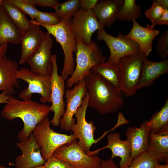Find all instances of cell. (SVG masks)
Segmentation results:
<instances>
[{"mask_svg": "<svg viewBox=\"0 0 168 168\" xmlns=\"http://www.w3.org/2000/svg\"><path fill=\"white\" fill-rule=\"evenodd\" d=\"M51 111L50 106L31 99L21 100L11 97L2 110L1 114L4 119L12 121L21 119L23 123L22 129L17 135L18 139H28L38 124L48 116Z\"/></svg>", "mask_w": 168, "mask_h": 168, "instance_id": "cell-1", "label": "cell"}, {"mask_svg": "<svg viewBox=\"0 0 168 168\" xmlns=\"http://www.w3.org/2000/svg\"><path fill=\"white\" fill-rule=\"evenodd\" d=\"M85 79L88 107L105 115L115 112L123 105V93L100 76L92 72Z\"/></svg>", "mask_w": 168, "mask_h": 168, "instance_id": "cell-2", "label": "cell"}, {"mask_svg": "<svg viewBox=\"0 0 168 168\" xmlns=\"http://www.w3.org/2000/svg\"><path fill=\"white\" fill-rule=\"evenodd\" d=\"M71 17L61 21L53 26L41 25L50 35L55 37L60 45L64 55V60L61 76L65 80L73 73L75 69L73 53L77 49V40L71 26Z\"/></svg>", "mask_w": 168, "mask_h": 168, "instance_id": "cell-3", "label": "cell"}, {"mask_svg": "<svg viewBox=\"0 0 168 168\" xmlns=\"http://www.w3.org/2000/svg\"><path fill=\"white\" fill-rule=\"evenodd\" d=\"M76 66L72 74L68 79L67 87L70 88L92 73L94 66L105 62L106 57L97 43L91 40L85 44L77 41Z\"/></svg>", "mask_w": 168, "mask_h": 168, "instance_id": "cell-4", "label": "cell"}, {"mask_svg": "<svg viewBox=\"0 0 168 168\" xmlns=\"http://www.w3.org/2000/svg\"><path fill=\"white\" fill-rule=\"evenodd\" d=\"M50 124L47 117L38 124L32 132L45 161L52 156L53 152L59 147L77 141L73 134L68 135L54 131L51 128Z\"/></svg>", "mask_w": 168, "mask_h": 168, "instance_id": "cell-5", "label": "cell"}, {"mask_svg": "<svg viewBox=\"0 0 168 168\" xmlns=\"http://www.w3.org/2000/svg\"><path fill=\"white\" fill-rule=\"evenodd\" d=\"M147 57L140 50L125 56L118 64L121 75V90L127 96L134 95L141 75L143 64Z\"/></svg>", "mask_w": 168, "mask_h": 168, "instance_id": "cell-6", "label": "cell"}, {"mask_svg": "<svg viewBox=\"0 0 168 168\" xmlns=\"http://www.w3.org/2000/svg\"><path fill=\"white\" fill-rule=\"evenodd\" d=\"M15 77L28 84V87L20 93L19 98L23 100H30L33 94H38L40 96V100L42 103L51 102V76L37 74L28 68H22L16 71Z\"/></svg>", "mask_w": 168, "mask_h": 168, "instance_id": "cell-7", "label": "cell"}, {"mask_svg": "<svg viewBox=\"0 0 168 168\" xmlns=\"http://www.w3.org/2000/svg\"><path fill=\"white\" fill-rule=\"evenodd\" d=\"M77 142L61 146L54 151L52 156L67 162L73 168H98L100 158L88 155Z\"/></svg>", "mask_w": 168, "mask_h": 168, "instance_id": "cell-8", "label": "cell"}, {"mask_svg": "<svg viewBox=\"0 0 168 168\" xmlns=\"http://www.w3.org/2000/svg\"><path fill=\"white\" fill-rule=\"evenodd\" d=\"M97 40L104 41L109 49L110 54L108 61L118 63L121 58L140 51L138 44L123 33L114 37L103 28L97 31Z\"/></svg>", "mask_w": 168, "mask_h": 168, "instance_id": "cell-9", "label": "cell"}, {"mask_svg": "<svg viewBox=\"0 0 168 168\" xmlns=\"http://www.w3.org/2000/svg\"><path fill=\"white\" fill-rule=\"evenodd\" d=\"M88 96L87 94L83 99L82 103L77 110L74 116L77 123L72 127L71 130L73 135L79 140L78 145L86 153L89 152L94 144L100 140L94 139V133L96 130L93 122H88L86 119V114L88 107Z\"/></svg>", "mask_w": 168, "mask_h": 168, "instance_id": "cell-10", "label": "cell"}, {"mask_svg": "<svg viewBox=\"0 0 168 168\" xmlns=\"http://www.w3.org/2000/svg\"><path fill=\"white\" fill-rule=\"evenodd\" d=\"M71 26L77 41L85 44L90 43L91 37L98 30L104 28L93 10L80 9L71 19Z\"/></svg>", "mask_w": 168, "mask_h": 168, "instance_id": "cell-11", "label": "cell"}, {"mask_svg": "<svg viewBox=\"0 0 168 168\" xmlns=\"http://www.w3.org/2000/svg\"><path fill=\"white\" fill-rule=\"evenodd\" d=\"M53 70L51 75V91L50 106L51 111L54 113L51 124L55 127L59 125L60 121L65 112V105L64 96L65 94V80L58 73V67L57 63V56L52 54Z\"/></svg>", "mask_w": 168, "mask_h": 168, "instance_id": "cell-12", "label": "cell"}, {"mask_svg": "<svg viewBox=\"0 0 168 168\" xmlns=\"http://www.w3.org/2000/svg\"><path fill=\"white\" fill-rule=\"evenodd\" d=\"M87 92L85 78L75 84L72 88L66 90L65 93L66 108L59 122V126L62 129L67 131L71 130L72 127L75 123L73 117L82 105Z\"/></svg>", "mask_w": 168, "mask_h": 168, "instance_id": "cell-13", "label": "cell"}, {"mask_svg": "<svg viewBox=\"0 0 168 168\" xmlns=\"http://www.w3.org/2000/svg\"><path fill=\"white\" fill-rule=\"evenodd\" d=\"M53 44L51 35L46 32L42 43L27 61L32 72L44 76L51 75L53 68L51 54Z\"/></svg>", "mask_w": 168, "mask_h": 168, "instance_id": "cell-14", "label": "cell"}, {"mask_svg": "<svg viewBox=\"0 0 168 168\" xmlns=\"http://www.w3.org/2000/svg\"><path fill=\"white\" fill-rule=\"evenodd\" d=\"M16 146L22 154L15 158L16 168H33L45 164V161L32 133L28 139L17 142Z\"/></svg>", "mask_w": 168, "mask_h": 168, "instance_id": "cell-15", "label": "cell"}, {"mask_svg": "<svg viewBox=\"0 0 168 168\" xmlns=\"http://www.w3.org/2000/svg\"><path fill=\"white\" fill-rule=\"evenodd\" d=\"M107 138L106 146L94 151H90L86 153L89 155H94L101 149L109 148L112 153V159L116 157H120L119 168H128L133 160L131 156V148L129 143L126 140H121L118 133H111L107 136Z\"/></svg>", "mask_w": 168, "mask_h": 168, "instance_id": "cell-16", "label": "cell"}, {"mask_svg": "<svg viewBox=\"0 0 168 168\" xmlns=\"http://www.w3.org/2000/svg\"><path fill=\"white\" fill-rule=\"evenodd\" d=\"M150 129L149 121L142 122L139 127H129L125 135L131 148V156L133 159L147 151Z\"/></svg>", "mask_w": 168, "mask_h": 168, "instance_id": "cell-17", "label": "cell"}, {"mask_svg": "<svg viewBox=\"0 0 168 168\" xmlns=\"http://www.w3.org/2000/svg\"><path fill=\"white\" fill-rule=\"evenodd\" d=\"M45 33L40 26L32 23L29 29L22 34L20 42L21 52L19 61V64L27 63L28 59L42 43Z\"/></svg>", "mask_w": 168, "mask_h": 168, "instance_id": "cell-18", "label": "cell"}, {"mask_svg": "<svg viewBox=\"0 0 168 168\" xmlns=\"http://www.w3.org/2000/svg\"><path fill=\"white\" fill-rule=\"evenodd\" d=\"M17 62L9 58L5 54L0 58V92L11 96L15 93V89L20 85L15 77L18 70Z\"/></svg>", "mask_w": 168, "mask_h": 168, "instance_id": "cell-19", "label": "cell"}, {"mask_svg": "<svg viewBox=\"0 0 168 168\" xmlns=\"http://www.w3.org/2000/svg\"><path fill=\"white\" fill-rule=\"evenodd\" d=\"M132 27L126 36L136 43L140 50L147 57L152 50L153 41L160 33V31L143 27L135 20L133 21Z\"/></svg>", "mask_w": 168, "mask_h": 168, "instance_id": "cell-20", "label": "cell"}, {"mask_svg": "<svg viewBox=\"0 0 168 168\" xmlns=\"http://www.w3.org/2000/svg\"><path fill=\"white\" fill-rule=\"evenodd\" d=\"M124 2V0L98 1L93 10L103 26L110 27L117 19Z\"/></svg>", "mask_w": 168, "mask_h": 168, "instance_id": "cell-21", "label": "cell"}, {"mask_svg": "<svg viewBox=\"0 0 168 168\" xmlns=\"http://www.w3.org/2000/svg\"><path fill=\"white\" fill-rule=\"evenodd\" d=\"M168 72V59L160 62L150 61L147 57L144 62L137 90L150 86L161 75Z\"/></svg>", "mask_w": 168, "mask_h": 168, "instance_id": "cell-22", "label": "cell"}, {"mask_svg": "<svg viewBox=\"0 0 168 168\" xmlns=\"http://www.w3.org/2000/svg\"><path fill=\"white\" fill-rule=\"evenodd\" d=\"M22 33L0 5V46L10 43L20 44Z\"/></svg>", "mask_w": 168, "mask_h": 168, "instance_id": "cell-23", "label": "cell"}, {"mask_svg": "<svg viewBox=\"0 0 168 168\" xmlns=\"http://www.w3.org/2000/svg\"><path fill=\"white\" fill-rule=\"evenodd\" d=\"M147 152L160 162H168V133L150 132Z\"/></svg>", "mask_w": 168, "mask_h": 168, "instance_id": "cell-24", "label": "cell"}, {"mask_svg": "<svg viewBox=\"0 0 168 168\" xmlns=\"http://www.w3.org/2000/svg\"><path fill=\"white\" fill-rule=\"evenodd\" d=\"M91 71L98 74L121 91V72L118 63L106 60L93 67Z\"/></svg>", "mask_w": 168, "mask_h": 168, "instance_id": "cell-25", "label": "cell"}, {"mask_svg": "<svg viewBox=\"0 0 168 168\" xmlns=\"http://www.w3.org/2000/svg\"><path fill=\"white\" fill-rule=\"evenodd\" d=\"M2 5L22 34L29 29L32 23L26 17L24 13L12 4L10 0H3Z\"/></svg>", "mask_w": 168, "mask_h": 168, "instance_id": "cell-26", "label": "cell"}, {"mask_svg": "<svg viewBox=\"0 0 168 168\" xmlns=\"http://www.w3.org/2000/svg\"><path fill=\"white\" fill-rule=\"evenodd\" d=\"M150 132L157 134L168 133V99L160 110L153 114L149 121Z\"/></svg>", "mask_w": 168, "mask_h": 168, "instance_id": "cell-27", "label": "cell"}, {"mask_svg": "<svg viewBox=\"0 0 168 168\" xmlns=\"http://www.w3.org/2000/svg\"><path fill=\"white\" fill-rule=\"evenodd\" d=\"M142 16L141 7L137 5L135 0H124L117 19L126 21H136Z\"/></svg>", "mask_w": 168, "mask_h": 168, "instance_id": "cell-28", "label": "cell"}, {"mask_svg": "<svg viewBox=\"0 0 168 168\" xmlns=\"http://www.w3.org/2000/svg\"><path fill=\"white\" fill-rule=\"evenodd\" d=\"M80 7V0H69L59 3L54 9L61 21L73 17Z\"/></svg>", "mask_w": 168, "mask_h": 168, "instance_id": "cell-29", "label": "cell"}, {"mask_svg": "<svg viewBox=\"0 0 168 168\" xmlns=\"http://www.w3.org/2000/svg\"><path fill=\"white\" fill-rule=\"evenodd\" d=\"M159 164V162L146 151L133 159L128 168H153Z\"/></svg>", "mask_w": 168, "mask_h": 168, "instance_id": "cell-30", "label": "cell"}, {"mask_svg": "<svg viewBox=\"0 0 168 168\" xmlns=\"http://www.w3.org/2000/svg\"><path fill=\"white\" fill-rule=\"evenodd\" d=\"M11 2L26 14H27L34 20L37 17L39 11L31 0H10Z\"/></svg>", "mask_w": 168, "mask_h": 168, "instance_id": "cell-31", "label": "cell"}, {"mask_svg": "<svg viewBox=\"0 0 168 168\" xmlns=\"http://www.w3.org/2000/svg\"><path fill=\"white\" fill-rule=\"evenodd\" d=\"M30 21L31 23L39 26L41 25L53 26L60 21L54 12L49 13L40 11H39L35 20Z\"/></svg>", "mask_w": 168, "mask_h": 168, "instance_id": "cell-32", "label": "cell"}, {"mask_svg": "<svg viewBox=\"0 0 168 168\" xmlns=\"http://www.w3.org/2000/svg\"><path fill=\"white\" fill-rule=\"evenodd\" d=\"M164 10L165 9L159 3L157 0H153L151 7L145 12L146 17L150 20L152 23L151 25H147V26L153 29L156 22L161 15Z\"/></svg>", "mask_w": 168, "mask_h": 168, "instance_id": "cell-33", "label": "cell"}, {"mask_svg": "<svg viewBox=\"0 0 168 168\" xmlns=\"http://www.w3.org/2000/svg\"><path fill=\"white\" fill-rule=\"evenodd\" d=\"M156 50L163 59L168 57V30H166L158 38Z\"/></svg>", "mask_w": 168, "mask_h": 168, "instance_id": "cell-34", "label": "cell"}, {"mask_svg": "<svg viewBox=\"0 0 168 168\" xmlns=\"http://www.w3.org/2000/svg\"><path fill=\"white\" fill-rule=\"evenodd\" d=\"M45 168H73L67 162L52 156L44 165Z\"/></svg>", "mask_w": 168, "mask_h": 168, "instance_id": "cell-35", "label": "cell"}, {"mask_svg": "<svg viewBox=\"0 0 168 168\" xmlns=\"http://www.w3.org/2000/svg\"><path fill=\"white\" fill-rule=\"evenodd\" d=\"M35 5L41 7H50L54 9L60 3L56 0H31Z\"/></svg>", "mask_w": 168, "mask_h": 168, "instance_id": "cell-36", "label": "cell"}, {"mask_svg": "<svg viewBox=\"0 0 168 168\" xmlns=\"http://www.w3.org/2000/svg\"><path fill=\"white\" fill-rule=\"evenodd\" d=\"M99 0H80V9L85 11L93 10Z\"/></svg>", "mask_w": 168, "mask_h": 168, "instance_id": "cell-37", "label": "cell"}, {"mask_svg": "<svg viewBox=\"0 0 168 168\" xmlns=\"http://www.w3.org/2000/svg\"><path fill=\"white\" fill-rule=\"evenodd\" d=\"M157 25H168V9H165L162 14L155 24Z\"/></svg>", "mask_w": 168, "mask_h": 168, "instance_id": "cell-38", "label": "cell"}, {"mask_svg": "<svg viewBox=\"0 0 168 168\" xmlns=\"http://www.w3.org/2000/svg\"><path fill=\"white\" fill-rule=\"evenodd\" d=\"M98 168H119L113 159L106 160H101L100 166Z\"/></svg>", "mask_w": 168, "mask_h": 168, "instance_id": "cell-39", "label": "cell"}, {"mask_svg": "<svg viewBox=\"0 0 168 168\" xmlns=\"http://www.w3.org/2000/svg\"><path fill=\"white\" fill-rule=\"evenodd\" d=\"M11 97L2 92L0 93V104H6Z\"/></svg>", "mask_w": 168, "mask_h": 168, "instance_id": "cell-40", "label": "cell"}, {"mask_svg": "<svg viewBox=\"0 0 168 168\" xmlns=\"http://www.w3.org/2000/svg\"><path fill=\"white\" fill-rule=\"evenodd\" d=\"M7 47V44H5L0 46V58L6 54Z\"/></svg>", "mask_w": 168, "mask_h": 168, "instance_id": "cell-41", "label": "cell"}, {"mask_svg": "<svg viewBox=\"0 0 168 168\" xmlns=\"http://www.w3.org/2000/svg\"><path fill=\"white\" fill-rule=\"evenodd\" d=\"M159 3L165 9H168V0H157Z\"/></svg>", "mask_w": 168, "mask_h": 168, "instance_id": "cell-42", "label": "cell"}, {"mask_svg": "<svg viewBox=\"0 0 168 168\" xmlns=\"http://www.w3.org/2000/svg\"><path fill=\"white\" fill-rule=\"evenodd\" d=\"M153 168H168V164L161 165L159 164Z\"/></svg>", "mask_w": 168, "mask_h": 168, "instance_id": "cell-43", "label": "cell"}, {"mask_svg": "<svg viewBox=\"0 0 168 168\" xmlns=\"http://www.w3.org/2000/svg\"><path fill=\"white\" fill-rule=\"evenodd\" d=\"M33 168H45L44 165L38 166Z\"/></svg>", "mask_w": 168, "mask_h": 168, "instance_id": "cell-44", "label": "cell"}, {"mask_svg": "<svg viewBox=\"0 0 168 168\" xmlns=\"http://www.w3.org/2000/svg\"><path fill=\"white\" fill-rule=\"evenodd\" d=\"M0 168H7L6 167L0 165Z\"/></svg>", "mask_w": 168, "mask_h": 168, "instance_id": "cell-45", "label": "cell"}, {"mask_svg": "<svg viewBox=\"0 0 168 168\" xmlns=\"http://www.w3.org/2000/svg\"><path fill=\"white\" fill-rule=\"evenodd\" d=\"M3 0H0V5L2 4Z\"/></svg>", "mask_w": 168, "mask_h": 168, "instance_id": "cell-46", "label": "cell"}]
</instances>
